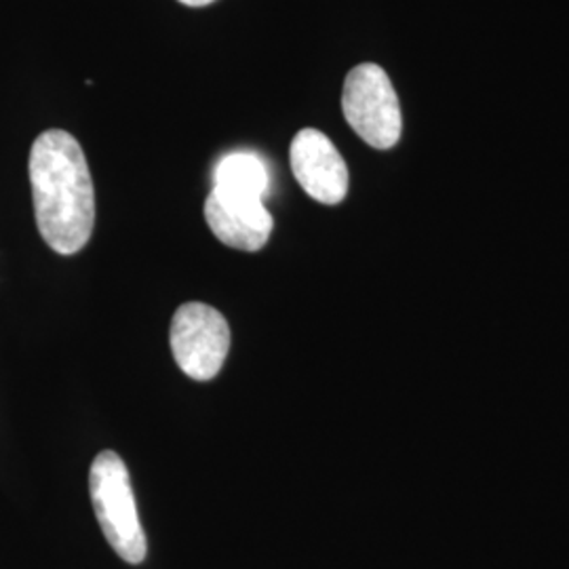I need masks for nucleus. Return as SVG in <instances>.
Segmentation results:
<instances>
[{
    "label": "nucleus",
    "instance_id": "obj_3",
    "mask_svg": "<svg viewBox=\"0 0 569 569\" xmlns=\"http://www.w3.org/2000/svg\"><path fill=\"white\" fill-rule=\"evenodd\" d=\"M346 121L371 148L388 150L403 131L401 106L385 68L361 63L348 72L342 93Z\"/></svg>",
    "mask_w": 569,
    "mask_h": 569
},
{
    "label": "nucleus",
    "instance_id": "obj_8",
    "mask_svg": "<svg viewBox=\"0 0 569 569\" xmlns=\"http://www.w3.org/2000/svg\"><path fill=\"white\" fill-rule=\"evenodd\" d=\"M183 4H188V7H204V4H211L213 0H180Z\"/></svg>",
    "mask_w": 569,
    "mask_h": 569
},
{
    "label": "nucleus",
    "instance_id": "obj_5",
    "mask_svg": "<svg viewBox=\"0 0 569 569\" xmlns=\"http://www.w3.org/2000/svg\"><path fill=\"white\" fill-rule=\"evenodd\" d=\"M291 171L306 194L323 204L342 203L348 194V167L338 148L319 129H302L289 150Z\"/></svg>",
    "mask_w": 569,
    "mask_h": 569
},
{
    "label": "nucleus",
    "instance_id": "obj_2",
    "mask_svg": "<svg viewBox=\"0 0 569 569\" xmlns=\"http://www.w3.org/2000/svg\"><path fill=\"white\" fill-rule=\"evenodd\" d=\"M89 491L96 517L108 545L122 561L138 566L148 555L129 470L112 449L98 453L89 472Z\"/></svg>",
    "mask_w": 569,
    "mask_h": 569
},
{
    "label": "nucleus",
    "instance_id": "obj_1",
    "mask_svg": "<svg viewBox=\"0 0 569 569\" xmlns=\"http://www.w3.org/2000/svg\"><path fill=\"white\" fill-rule=\"evenodd\" d=\"M28 171L44 243L60 256L79 253L96 226V190L81 143L68 131H44L32 143Z\"/></svg>",
    "mask_w": 569,
    "mask_h": 569
},
{
    "label": "nucleus",
    "instance_id": "obj_6",
    "mask_svg": "<svg viewBox=\"0 0 569 569\" xmlns=\"http://www.w3.org/2000/svg\"><path fill=\"white\" fill-rule=\"evenodd\" d=\"M204 220L222 243L239 251H260L272 234V216L264 201H247L211 190L204 201Z\"/></svg>",
    "mask_w": 569,
    "mask_h": 569
},
{
    "label": "nucleus",
    "instance_id": "obj_7",
    "mask_svg": "<svg viewBox=\"0 0 569 569\" xmlns=\"http://www.w3.org/2000/svg\"><path fill=\"white\" fill-rule=\"evenodd\" d=\"M268 183L264 163L249 152L228 154L213 173V190L234 199L264 201Z\"/></svg>",
    "mask_w": 569,
    "mask_h": 569
},
{
    "label": "nucleus",
    "instance_id": "obj_4",
    "mask_svg": "<svg viewBox=\"0 0 569 569\" xmlns=\"http://www.w3.org/2000/svg\"><path fill=\"white\" fill-rule=\"evenodd\" d=\"M169 342L183 373L197 382H207L224 367L230 352V327L213 306L188 302L173 315Z\"/></svg>",
    "mask_w": 569,
    "mask_h": 569
}]
</instances>
